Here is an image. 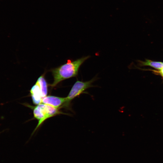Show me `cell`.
Wrapping results in <instances>:
<instances>
[{
    "label": "cell",
    "instance_id": "obj_1",
    "mask_svg": "<svg viewBox=\"0 0 163 163\" xmlns=\"http://www.w3.org/2000/svg\"><path fill=\"white\" fill-rule=\"evenodd\" d=\"M90 57V56H88L73 61L69 60L66 63L52 69L51 72L54 81L50 85L51 87H55L63 80L76 77L78 75L80 66Z\"/></svg>",
    "mask_w": 163,
    "mask_h": 163
},
{
    "label": "cell",
    "instance_id": "obj_2",
    "mask_svg": "<svg viewBox=\"0 0 163 163\" xmlns=\"http://www.w3.org/2000/svg\"><path fill=\"white\" fill-rule=\"evenodd\" d=\"M32 107L34 117L38 121V124L33 133L46 120L59 114L60 113L57 108L42 103Z\"/></svg>",
    "mask_w": 163,
    "mask_h": 163
},
{
    "label": "cell",
    "instance_id": "obj_3",
    "mask_svg": "<svg viewBox=\"0 0 163 163\" xmlns=\"http://www.w3.org/2000/svg\"><path fill=\"white\" fill-rule=\"evenodd\" d=\"M96 79V77H94L90 80L85 82L77 80L74 84L68 95L66 97V101L62 106L68 107L72 100L84 93L88 88L93 87L92 84Z\"/></svg>",
    "mask_w": 163,
    "mask_h": 163
},
{
    "label": "cell",
    "instance_id": "obj_4",
    "mask_svg": "<svg viewBox=\"0 0 163 163\" xmlns=\"http://www.w3.org/2000/svg\"><path fill=\"white\" fill-rule=\"evenodd\" d=\"M66 101V97L48 96L43 98L42 103L58 108L60 107L63 106Z\"/></svg>",
    "mask_w": 163,
    "mask_h": 163
},
{
    "label": "cell",
    "instance_id": "obj_5",
    "mask_svg": "<svg viewBox=\"0 0 163 163\" xmlns=\"http://www.w3.org/2000/svg\"><path fill=\"white\" fill-rule=\"evenodd\" d=\"M30 92L34 104L37 105L42 103L43 97L41 90L37 82H36L34 85L32 86Z\"/></svg>",
    "mask_w": 163,
    "mask_h": 163
},
{
    "label": "cell",
    "instance_id": "obj_6",
    "mask_svg": "<svg viewBox=\"0 0 163 163\" xmlns=\"http://www.w3.org/2000/svg\"><path fill=\"white\" fill-rule=\"evenodd\" d=\"M37 82L40 87L42 97L46 96L48 92L47 84L44 76L42 75L41 76L38 78Z\"/></svg>",
    "mask_w": 163,
    "mask_h": 163
},
{
    "label": "cell",
    "instance_id": "obj_7",
    "mask_svg": "<svg viewBox=\"0 0 163 163\" xmlns=\"http://www.w3.org/2000/svg\"><path fill=\"white\" fill-rule=\"evenodd\" d=\"M141 64L143 66H149L157 69L163 68V62H155L149 60H146L144 62H141Z\"/></svg>",
    "mask_w": 163,
    "mask_h": 163
},
{
    "label": "cell",
    "instance_id": "obj_8",
    "mask_svg": "<svg viewBox=\"0 0 163 163\" xmlns=\"http://www.w3.org/2000/svg\"><path fill=\"white\" fill-rule=\"evenodd\" d=\"M159 73H160L161 75L163 77V68L160 69L159 71Z\"/></svg>",
    "mask_w": 163,
    "mask_h": 163
}]
</instances>
